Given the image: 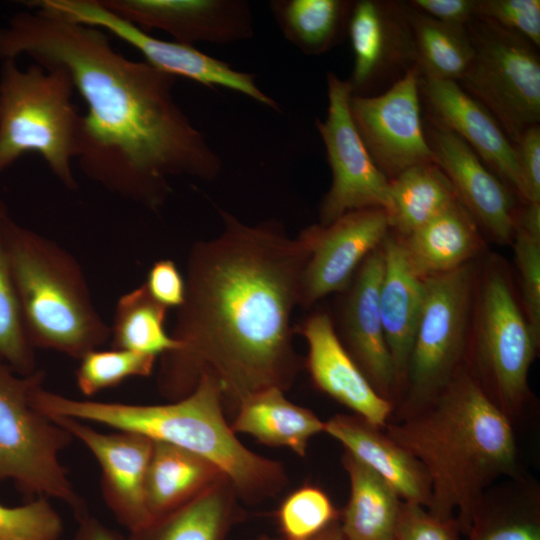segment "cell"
<instances>
[{
	"instance_id": "obj_10",
	"label": "cell",
	"mask_w": 540,
	"mask_h": 540,
	"mask_svg": "<svg viewBox=\"0 0 540 540\" xmlns=\"http://www.w3.org/2000/svg\"><path fill=\"white\" fill-rule=\"evenodd\" d=\"M474 49L461 87L482 103L515 145L540 119V59L523 36L474 17L466 26Z\"/></svg>"
},
{
	"instance_id": "obj_3",
	"label": "cell",
	"mask_w": 540,
	"mask_h": 540,
	"mask_svg": "<svg viewBox=\"0 0 540 540\" xmlns=\"http://www.w3.org/2000/svg\"><path fill=\"white\" fill-rule=\"evenodd\" d=\"M386 435L424 467L426 509L468 534L486 492L516 469L511 419L463 365L432 400L388 422Z\"/></svg>"
},
{
	"instance_id": "obj_23",
	"label": "cell",
	"mask_w": 540,
	"mask_h": 540,
	"mask_svg": "<svg viewBox=\"0 0 540 540\" xmlns=\"http://www.w3.org/2000/svg\"><path fill=\"white\" fill-rule=\"evenodd\" d=\"M324 432L387 482L402 501L428 506L431 486L424 467L383 429L357 415H335L325 422Z\"/></svg>"
},
{
	"instance_id": "obj_15",
	"label": "cell",
	"mask_w": 540,
	"mask_h": 540,
	"mask_svg": "<svg viewBox=\"0 0 540 540\" xmlns=\"http://www.w3.org/2000/svg\"><path fill=\"white\" fill-rule=\"evenodd\" d=\"M81 441L101 468L103 498L130 534L153 524L145 496L148 466L153 441L129 431L102 433L88 423L68 418L49 417Z\"/></svg>"
},
{
	"instance_id": "obj_34",
	"label": "cell",
	"mask_w": 540,
	"mask_h": 540,
	"mask_svg": "<svg viewBox=\"0 0 540 540\" xmlns=\"http://www.w3.org/2000/svg\"><path fill=\"white\" fill-rule=\"evenodd\" d=\"M528 497L500 499L496 505L487 491L468 532V540H540L536 505Z\"/></svg>"
},
{
	"instance_id": "obj_9",
	"label": "cell",
	"mask_w": 540,
	"mask_h": 540,
	"mask_svg": "<svg viewBox=\"0 0 540 540\" xmlns=\"http://www.w3.org/2000/svg\"><path fill=\"white\" fill-rule=\"evenodd\" d=\"M476 273L472 261L424 280V305L409 358L401 416L437 396L464 365Z\"/></svg>"
},
{
	"instance_id": "obj_20",
	"label": "cell",
	"mask_w": 540,
	"mask_h": 540,
	"mask_svg": "<svg viewBox=\"0 0 540 540\" xmlns=\"http://www.w3.org/2000/svg\"><path fill=\"white\" fill-rule=\"evenodd\" d=\"M419 86L429 119L464 140L521 197L515 145L491 112L457 82L420 75Z\"/></svg>"
},
{
	"instance_id": "obj_6",
	"label": "cell",
	"mask_w": 540,
	"mask_h": 540,
	"mask_svg": "<svg viewBox=\"0 0 540 540\" xmlns=\"http://www.w3.org/2000/svg\"><path fill=\"white\" fill-rule=\"evenodd\" d=\"M73 83L61 68L39 64L20 69L4 60L0 74V172L24 154L37 153L69 190L78 188L76 159L81 114Z\"/></svg>"
},
{
	"instance_id": "obj_33",
	"label": "cell",
	"mask_w": 540,
	"mask_h": 540,
	"mask_svg": "<svg viewBox=\"0 0 540 540\" xmlns=\"http://www.w3.org/2000/svg\"><path fill=\"white\" fill-rule=\"evenodd\" d=\"M8 216L7 206L0 198V358L16 373L29 375L37 370L35 349L24 330L1 238Z\"/></svg>"
},
{
	"instance_id": "obj_25",
	"label": "cell",
	"mask_w": 540,
	"mask_h": 540,
	"mask_svg": "<svg viewBox=\"0 0 540 540\" xmlns=\"http://www.w3.org/2000/svg\"><path fill=\"white\" fill-rule=\"evenodd\" d=\"M231 428L264 444L284 446L304 456L310 438L324 431L325 422L309 409L287 400L283 390L272 387L245 398L238 405Z\"/></svg>"
},
{
	"instance_id": "obj_26",
	"label": "cell",
	"mask_w": 540,
	"mask_h": 540,
	"mask_svg": "<svg viewBox=\"0 0 540 540\" xmlns=\"http://www.w3.org/2000/svg\"><path fill=\"white\" fill-rule=\"evenodd\" d=\"M218 477L224 476L207 460L171 444L153 441L145 484L146 504L153 523L186 504Z\"/></svg>"
},
{
	"instance_id": "obj_31",
	"label": "cell",
	"mask_w": 540,
	"mask_h": 540,
	"mask_svg": "<svg viewBox=\"0 0 540 540\" xmlns=\"http://www.w3.org/2000/svg\"><path fill=\"white\" fill-rule=\"evenodd\" d=\"M168 308L157 302L143 283L117 300L111 346L157 357L180 348L165 330Z\"/></svg>"
},
{
	"instance_id": "obj_30",
	"label": "cell",
	"mask_w": 540,
	"mask_h": 540,
	"mask_svg": "<svg viewBox=\"0 0 540 540\" xmlns=\"http://www.w3.org/2000/svg\"><path fill=\"white\" fill-rule=\"evenodd\" d=\"M420 75L459 82L474 49L466 27L440 22L406 3Z\"/></svg>"
},
{
	"instance_id": "obj_27",
	"label": "cell",
	"mask_w": 540,
	"mask_h": 540,
	"mask_svg": "<svg viewBox=\"0 0 540 540\" xmlns=\"http://www.w3.org/2000/svg\"><path fill=\"white\" fill-rule=\"evenodd\" d=\"M350 482L348 503L339 524L344 540H395L402 500L381 477L353 457L343 456Z\"/></svg>"
},
{
	"instance_id": "obj_5",
	"label": "cell",
	"mask_w": 540,
	"mask_h": 540,
	"mask_svg": "<svg viewBox=\"0 0 540 540\" xmlns=\"http://www.w3.org/2000/svg\"><path fill=\"white\" fill-rule=\"evenodd\" d=\"M2 244L30 345L80 359L111 337L84 271L54 240L8 216Z\"/></svg>"
},
{
	"instance_id": "obj_28",
	"label": "cell",
	"mask_w": 540,
	"mask_h": 540,
	"mask_svg": "<svg viewBox=\"0 0 540 540\" xmlns=\"http://www.w3.org/2000/svg\"><path fill=\"white\" fill-rule=\"evenodd\" d=\"M457 200L452 184L435 163L412 166L389 179L385 212L390 230L405 237Z\"/></svg>"
},
{
	"instance_id": "obj_42",
	"label": "cell",
	"mask_w": 540,
	"mask_h": 540,
	"mask_svg": "<svg viewBox=\"0 0 540 540\" xmlns=\"http://www.w3.org/2000/svg\"><path fill=\"white\" fill-rule=\"evenodd\" d=\"M150 295L165 307H180L185 298V279L175 262L161 259L150 267L144 282Z\"/></svg>"
},
{
	"instance_id": "obj_21",
	"label": "cell",
	"mask_w": 540,
	"mask_h": 540,
	"mask_svg": "<svg viewBox=\"0 0 540 540\" xmlns=\"http://www.w3.org/2000/svg\"><path fill=\"white\" fill-rule=\"evenodd\" d=\"M295 331L306 340V365L316 386L372 426L383 429L394 404L370 384L342 344L328 313H312Z\"/></svg>"
},
{
	"instance_id": "obj_39",
	"label": "cell",
	"mask_w": 540,
	"mask_h": 540,
	"mask_svg": "<svg viewBox=\"0 0 540 540\" xmlns=\"http://www.w3.org/2000/svg\"><path fill=\"white\" fill-rule=\"evenodd\" d=\"M475 16L513 31L540 45L539 0H475Z\"/></svg>"
},
{
	"instance_id": "obj_2",
	"label": "cell",
	"mask_w": 540,
	"mask_h": 540,
	"mask_svg": "<svg viewBox=\"0 0 540 540\" xmlns=\"http://www.w3.org/2000/svg\"><path fill=\"white\" fill-rule=\"evenodd\" d=\"M223 230L189 253L185 298L162 355L161 391L184 397L202 374L237 406L258 391H285L298 371L291 316L308 251L278 221L248 225L218 209Z\"/></svg>"
},
{
	"instance_id": "obj_38",
	"label": "cell",
	"mask_w": 540,
	"mask_h": 540,
	"mask_svg": "<svg viewBox=\"0 0 540 540\" xmlns=\"http://www.w3.org/2000/svg\"><path fill=\"white\" fill-rule=\"evenodd\" d=\"M511 244L519 272L521 307L531 328L540 336V233L516 224Z\"/></svg>"
},
{
	"instance_id": "obj_35",
	"label": "cell",
	"mask_w": 540,
	"mask_h": 540,
	"mask_svg": "<svg viewBox=\"0 0 540 540\" xmlns=\"http://www.w3.org/2000/svg\"><path fill=\"white\" fill-rule=\"evenodd\" d=\"M155 359L151 355L124 349H95L79 359L76 384L83 395L90 397L118 386L128 378L149 376Z\"/></svg>"
},
{
	"instance_id": "obj_1",
	"label": "cell",
	"mask_w": 540,
	"mask_h": 540,
	"mask_svg": "<svg viewBox=\"0 0 540 540\" xmlns=\"http://www.w3.org/2000/svg\"><path fill=\"white\" fill-rule=\"evenodd\" d=\"M22 55L70 77L87 106L76 160L107 191L157 211L171 178L211 181L221 172L220 156L174 98L176 77L119 53L105 31L18 12L0 28V59Z\"/></svg>"
},
{
	"instance_id": "obj_24",
	"label": "cell",
	"mask_w": 540,
	"mask_h": 540,
	"mask_svg": "<svg viewBox=\"0 0 540 540\" xmlns=\"http://www.w3.org/2000/svg\"><path fill=\"white\" fill-rule=\"evenodd\" d=\"M397 237L422 280L472 262L484 249L479 226L459 200L409 235Z\"/></svg>"
},
{
	"instance_id": "obj_40",
	"label": "cell",
	"mask_w": 540,
	"mask_h": 540,
	"mask_svg": "<svg viewBox=\"0 0 540 540\" xmlns=\"http://www.w3.org/2000/svg\"><path fill=\"white\" fill-rule=\"evenodd\" d=\"M455 519H444L424 506L402 501L395 540H460Z\"/></svg>"
},
{
	"instance_id": "obj_12",
	"label": "cell",
	"mask_w": 540,
	"mask_h": 540,
	"mask_svg": "<svg viewBox=\"0 0 540 540\" xmlns=\"http://www.w3.org/2000/svg\"><path fill=\"white\" fill-rule=\"evenodd\" d=\"M327 92L326 118L315 123L332 173L331 186L319 207L321 225L351 211H386L389 206V179L375 165L354 124L348 81L328 72Z\"/></svg>"
},
{
	"instance_id": "obj_17",
	"label": "cell",
	"mask_w": 540,
	"mask_h": 540,
	"mask_svg": "<svg viewBox=\"0 0 540 540\" xmlns=\"http://www.w3.org/2000/svg\"><path fill=\"white\" fill-rule=\"evenodd\" d=\"M109 11L148 32L157 29L175 42L218 45L253 36L251 6L244 0H99Z\"/></svg>"
},
{
	"instance_id": "obj_16",
	"label": "cell",
	"mask_w": 540,
	"mask_h": 540,
	"mask_svg": "<svg viewBox=\"0 0 540 540\" xmlns=\"http://www.w3.org/2000/svg\"><path fill=\"white\" fill-rule=\"evenodd\" d=\"M354 64L348 81L352 95L373 90L416 66L406 3L386 0L353 1L347 25Z\"/></svg>"
},
{
	"instance_id": "obj_29",
	"label": "cell",
	"mask_w": 540,
	"mask_h": 540,
	"mask_svg": "<svg viewBox=\"0 0 540 540\" xmlns=\"http://www.w3.org/2000/svg\"><path fill=\"white\" fill-rule=\"evenodd\" d=\"M353 1L272 0L271 13L285 39L308 55L337 45L347 32Z\"/></svg>"
},
{
	"instance_id": "obj_4",
	"label": "cell",
	"mask_w": 540,
	"mask_h": 540,
	"mask_svg": "<svg viewBox=\"0 0 540 540\" xmlns=\"http://www.w3.org/2000/svg\"><path fill=\"white\" fill-rule=\"evenodd\" d=\"M32 405L48 417H68L135 432L187 450L214 465L244 496H269L285 481L281 466L246 448L223 415V394L215 378L202 374L194 389L169 404L136 405L79 400L46 390L30 393Z\"/></svg>"
},
{
	"instance_id": "obj_18",
	"label": "cell",
	"mask_w": 540,
	"mask_h": 540,
	"mask_svg": "<svg viewBox=\"0 0 540 540\" xmlns=\"http://www.w3.org/2000/svg\"><path fill=\"white\" fill-rule=\"evenodd\" d=\"M424 132L434 163L452 184L459 202L493 240L511 244L517 211L510 189L452 131L430 120Z\"/></svg>"
},
{
	"instance_id": "obj_19",
	"label": "cell",
	"mask_w": 540,
	"mask_h": 540,
	"mask_svg": "<svg viewBox=\"0 0 540 540\" xmlns=\"http://www.w3.org/2000/svg\"><path fill=\"white\" fill-rule=\"evenodd\" d=\"M383 271L380 245L365 258L347 288L341 313V342L376 392L393 403L400 393L380 314Z\"/></svg>"
},
{
	"instance_id": "obj_14",
	"label": "cell",
	"mask_w": 540,
	"mask_h": 540,
	"mask_svg": "<svg viewBox=\"0 0 540 540\" xmlns=\"http://www.w3.org/2000/svg\"><path fill=\"white\" fill-rule=\"evenodd\" d=\"M390 230L384 209L367 208L344 214L328 225L314 224L298 237L308 258L302 273L299 306L345 291L365 258L381 245Z\"/></svg>"
},
{
	"instance_id": "obj_8",
	"label": "cell",
	"mask_w": 540,
	"mask_h": 540,
	"mask_svg": "<svg viewBox=\"0 0 540 540\" xmlns=\"http://www.w3.org/2000/svg\"><path fill=\"white\" fill-rule=\"evenodd\" d=\"M44 376L38 369L20 375L0 358V481H12L31 499L63 501L79 520L88 514L86 505L59 459L73 437L30 401Z\"/></svg>"
},
{
	"instance_id": "obj_13",
	"label": "cell",
	"mask_w": 540,
	"mask_h": 540,
	"mask_svg": "<svg viewBox=\"0 0 540 540\" xmlns=\"http://www.w3.org/2000/svg\"><path fill=\"white\" fill-rule=\"evenodd\" d=\"M419 78V69L414 66L384 92L350 98L357 131L388 179L412 166L434 163L421 121Z\"/></svg>"
},
{
	"instance_id": "obj_22",
	"label": "cell",
	"mask_w": 540,
	"mask_h": 540,
	"mask_svg": "<svg viewBox=\"0 0 540 540\" xmlns=\"http://www.w3.org/2000/svg\"><path fill=\"white\" fill-rule=\"evenodd\" d=\"M381 247L384 271L379 295L380 314L400 393L404 389L423 310L425 284L411 269L399 238L391 230Z\"/></svg>"
},
{
	"instance_id": "obj_44",
	"label": "cell",
	"mask_w": 540,
	"mask_h": 540,
	"mask_svg": "<svg viewBox=\"0 0 540 540\" xmlns=\"http://www.w3.org/2000/svg\"><path fill=\"white\" fill-rule=\"evenodd\" d=\"M78 523L75 540H126L118 532L88 514L79 519Z\"/></svg>"
},
{
	"instance_id": "obj_32",
	"label": "cell",
	"mask_w": 540,
	"mask_h": 540,
	"mask_svg": "<svg viewBox=\"0 0 540 540\" xmlns=\"http://www.w3.org/2000/svg\"><path fill=\"white\" fill-rule=\"evenodd\" d=\"M226 515L218 481L128 540H217Z\"/></svg>"
},
{
	"instance_id": "obj_43",
	"label": "cell",
	"mask_w": 540,
	"mask_h": 540,
	"mask_svg": "<svg viewBox=\"0 0 540 540\" xmlns=\"http://www.w3.org/2000/svg\"><path fill=\"white\" fill-rule=\"evenodd\" d=\"M408 4L445 24L466 27L475 17V0H412Z\"/></svg>"
},
{
	"instance_id": "obj_36",
	"label": "cell",
	"mask_w": 540,
	"mask_h": 540,
	"mask_svg": "<svg viewBox=\"0 0 540 540\" xmlns=\"http://www.w3.org/2000/svg\"><path fill=\"white\" fill-rule=\"evenodd\" d=\"M285 540H308L337 520V511L320 488L302 487L291 493L278 512Z\"/></svg>"
},
{
	"instance_id": "obj_7",
	"label": "cell",
	"mask_w": 540,
	"mask_h": 540,
	"mask_svg": "<svg viewBox=\"0 0 540 540\" xmlns=\"http://www.w3.org/2000/svg\"><path fill=\"white\" fill-rule=\"evenodd\" d=\"M540 336L531 328L504 263L477 269L464 365L511 419L529 398L528 376Z\"/></svg>"
},
{
	"instance_id": "obj_45",
	"label": "cell",
	"mask_w": 540,
	"mask_h": 540,
	"mask_svg": "<svg viewBox=\"0 0 540 540\" xmlns=\"http://www.w3.org/2000/svg\"><path fill=\"white\" fill-rule=\"evenodd\" d=\"M308 540H344L339 522L336 520L333 523H331L328 527H326L324 530L313 536L312 538Z\"/></svg>"
},
{
	"instance_id": "obj_37",
	"label": "cell",
	"mask_w": 540,
	"mask_h": 540,
	"mask_svg": "<svg viewBox=\"0 0 540 540\" xmlns=\"http://www.w3.org/2000/svg\"><path fill=\"white\" fill-rule=\"evenodd\" d=\"M62 532V519L47 498L13 507L0 503V540H59Z\"/></svg>"
},
{
	"instance_id": "obj_11",
	"label": "cell",
	"mask_w": 540,
	"mask_h": 540,
	"mask_svg": "<svg viewBox=\"0 0 540 540\" xmlns=\"http://www.w3.org/2000/svg\"><path fill=\"white\" fill-rule=\"evenodd\" d=\"M30 5L46 14L109 32L164 73L208 87H225L279 111L278 103L258 87L254 74L238 71L193 45L155 38L106 9L99 0H32Z\"/></svg>"
},
{
	"instance_id": "obj_41",
	"label": "cell",
	"mask_w": 540,
	"mask_h": 540,
	"mask_svg": "<svg viewBox=\"0 0 540 540\" xmlns=\"http://www.w3.org/2000/svg\"><path fill=\"white\" fill-rule=\"evenodd\" d=\"M525 203H540V127L526 129L515 144Z\"/></svg>"
}]
</instances>
